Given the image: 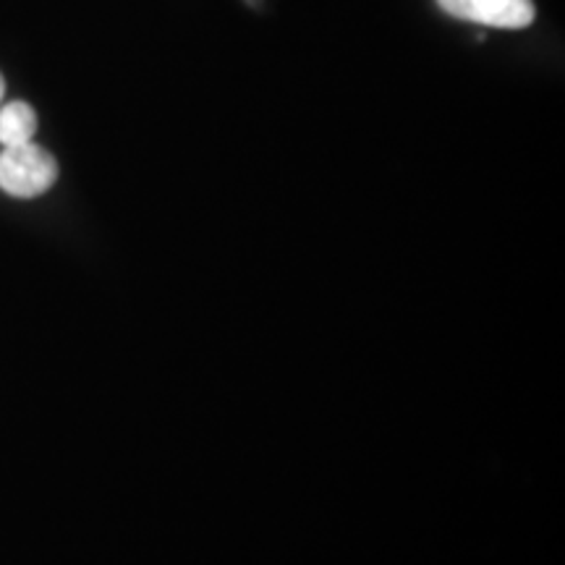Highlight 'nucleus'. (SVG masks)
I'll return each instance as SVG.
<instances>
[{"label":"nucleus","mask_w":565,"mask_h":565,"mask_svg":"<svg viewBox=\"0 0 565 565\" xmlns=\"http://www.w3.org/2000/svg\"><path fill=\"white\" fill-rule=\"evenodd\" d=\"M58 181V162L34 141L3 147L0 152V189L17 200H34Z\"/></svg>","instance_id":"nucleus-1"},{"label":"nucleus","mask_w":565,"mask_h":565,"mask_svg":"<svg viewBox=\"0 0 565 565\" xmlns=\"http://www.w3.org/2000/svg\"><path fill=\"white\" fill-rule=\"evenodd\" d=\"M450 17L494 26V30H526L536 17L534 0H437Z\"/></svg>","instance_id":"nucleus-2"},{"label":"nucleus","mask_w":565,"mask_h":565,"mask_svg":"<svg viewBox=\"0 0 565 565\" xmlns=\"http://www.w3.org/2000/svg\"><path fill=\"white\" fill-rule=\"evenodd\" d=\"M3 95H6V82H3V76H0V100H3Z\"/></svg>","instance_id":"nucleus-4"},{"label":"nucleus","mask_w":565,"mask_h":565,"mask_svg":"<svg viewBox=\"0 0 565 565\" xmlns=\"http://www.w3.org/2000/svg\"><path fill=\"white\" fill-rule=\"evenodd\" d=\"M38 131V113L26 103H9L0 108V145L17 147L32 141Z\"/></svg>","instance_id":"nucleus-3"},{"label":"nucleus","mask_w":565,"mask_h":565,"mask_svg":"<svg viewBox=\"0 0 565 565\" xmlns=\"http://www.w3.org/2000/svg\"><path fill=\"white\" fill-rule=\"evenodd\" d=\"M246 3H249V6H257V0H246Z\"/></svg>","instance_id":"nucleus-5"}]
</instances>
